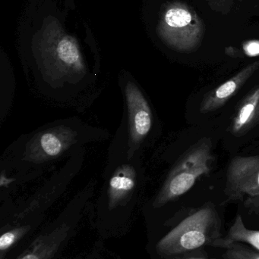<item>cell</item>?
I'll use <instances>...</instances> for the list:
<instances>
[{"instance_id":"1","label":"cell","mask_w":259,"mask_h":259,"mask_svg":"<svg viewBox=\"0 0 259 259\" xmlns=\"http://www.w3.org/2000/svg\"><path fill=\"white\" fill-rule=\"evenodd\" d=\"M74 0H27L17 29V50L29 86L59 105L86 108L98 95L99 74L71 29Z\"/></svg>"},{"instance_id":"2","label":"cell","mask_w":259,"mask_h":259,"mask_svg":"<svg viewBox=\"0 0 259 259\" xmlns=\"http://www.w3.org/2000/svg\"><path fill=\"white\" fill-rule=\"evenodd\" d=\"M108 130L92 125L79 117L47 123L22 134L0 157V189L7 194L38 179L81 148L110 138Z\"/></svg>"},{"instance_id":"3","label":"cell","mask_w":259,"mask_h":259,"mask_svg":"<svg viewBox=\"0 0 259 259\" xmlns=\"http://www.w3.org/2000/svg\"><path fill=\"white\" fill-rule=\"evenodd\" d=\"M118 84L123 101V113L118 129L127 149L128 159L144 151L154 142L158 132V121L147 93L129 71L122 70Z\"/></svg>"},{"instance_id":"4","label":"cell","mask_w":259,"mask_h":259,"mask_svg":"<svg viewBox=\"0 0 259 259\" xmlns=\"http://www.w3.org/2000/svg\"><path fill=\"white\" fill-rule=\"evenodd\" d=\"M222 222L212 202L199 208L186 209V213L173 229L157 244L163 257H173L212 246L221 238Z\"/></svg>"},{"instance_id":"5","label":"cell","mask_w":259,"mask_h":259,"mask_svg":"<svg viewBox=\"0 0 259 259\" xmlns=\"http://www.w3.org/2000/svg\"><path fill=\"white\" fill-rule=\"evenodd\" d=\"M103 179L97 201L100 215L128 214L139 202L145 190L147 175L143 155L138 154L103 171Z\"/></svg>"},{"instance_id":"6","label":"cell","mask_w":259,"mask_h":259,"mask_svg":"<svg viewBox=\"0 0 259 259\" xmlns=\"http://www.w3.org/2000/svg\"><path fill=\"white\" fill-rule=\"evenodd\" d=\"M145 24L159 42L177 53L197 50L205 34L200 17L193 7L179 0L162 3L155 24Z\"/></svg>"},{"instance_id":"7","label":"cell","mask_w":259,"mask_h":259,"mask_svg":"<svg viewBox=\"0 0 259 259\" xmlns=\"http://www.w3.org/2000/svg\"><path fill=\"white\" fill-rule=\"evenodd\" d=\"M212 142L201 139L187 149L172 166L159 190L149 202L153 209L164 208L193 188L198 180L210 173L212 166Z\"/></svg>"},{"instance_id":"8","label":"cell","mask_w":259,"mask_h":259,"mask_svg":"<svg viewBox=\"0 0 259 259\" xmlns=\"http://www.w3.org/2000/svg\"><path fill=\"white\" fill-rule=\"evenodd\" d=\"M225 194L228 200L242 201L245 207L259 214V156L236 157L227 173Z\"/></svg>"},{"instance_id":"9","label":"cell","mask_w":259,"mask_h":259,"mask_svg":"<svg viewBox=\"0 0 259 259\" xmlns=\"http://www.w3.org/2000/svg\"><path fill=\"white\" fill-rule=\"evenodd\" d=\"M258 68L259 61L249 64L234 77L208 93L201 103L199 109L201 113L214 112L225 106L239 92Z\"/></svg>"},{"instance_id":"10","label":"cell","mask_w":259,"mask_h":259,"mask_svg":"<svg viewBox=\"0 0 259 259\" xmlns=\"http://www.w3.org/2000/svg\"><path fill=\"white\" fill-rule=\"evenodd\" d=\"M259 124V85L242 101L231 123V134L241 136Z\"/></svg>"},{"instance_id":"11","label":"cell","mask_w":259,"mask_h":259,"mask_svg":"<svg viewBox=\"0 0 259 259\" xmlns=\"http://www.w3.org/2000/svg\"><path fill=\"white\" fill-rule=\"evenodd\" d=\"M0 121L3 124L7 118L15 96V80L13 68L7 54L1 50L0 55Z\"/></svg>"},{"instance_id":"12","label":"cell","mask_w":259,"mask_h":259,"mask_svg":"<svg viewBox=\"0 0 259 259\" xmlns=\"http://www.w3.org/2000/svg\"><path fill=\"white\" fill-rule=\"evenodd\" d=\"M70 227L68 223H62L50 234L41 238L33 247L20 259H50L54 255L61 243L68 237L71 231Z\"/></svg>"},{"instance_id":"13","label":"cell","mask_w":259,"mask_h":259,"mask_svg":"<svg viewBox=\"0 0 259 259\" xmlns=\"http://www.w3.org/2000/svg\"><path fill=\"white\" fill-rule=\"evenodd\" d=\"M235 242L246 243L259 251V231L246 228L240 214H237L228 234L217 240L213 245V247L221 249L225 245Z\"/></svg>"},{"instance_id":"14","label":"cell","mask_w":259,"mask_h":259,"mask_svg":"<svg viewBox=\"0 0 259 259\" xmlns=\"http://www.w3.org/2000/svg\"><path fill=\"white\" fill-rule=\"evenodd\" d=\"M221 249H225L222 255L224 259H259V251L243 243H228Z\"/></svg>"},{"instance_id":"15","label":"cell","mask_w":259,"mask_h":259,"mask_svg":"<svg viewBox=\"0 0 259 259\" xmlns=\"http://www.w3.org/2000/svg\"><path fill=\"white\" fill-rule=\"evenodd\" d=\"M21 232L18 230H11L2 235L0 238V250L2 252L9 249L18 239V235H21Z\"/></svg>"},{"instance_id":"16","label":"cell","mask_w":259,"mask_h":259,"mask_svg":"<svg viewBox=\"0 0 259 259\" xmlns=\"http://www.w3.org/2000/svg\"><path fill=\"white\" fill-rule=\"evenodd\" d=\"M168 259H217L209 258L208 252L205 249H199V250L193 251V252H187V253L180 254L170 257Z\"/></svg>"},{"instance_id":"17","label":"cell","mask_w":259,"mask_h":259,"mask_svg":"<svg viewBox=\"0 0 259 259\" xmlns=\"http://www.w3.org/2000/svg\"><path fill=\"white\" fill-rule=\"evenodd\" d=\"M243 50L244 54L249 57H256L259 56V40L252 39L243 44Z\"/></svg>"}]
</instances>
